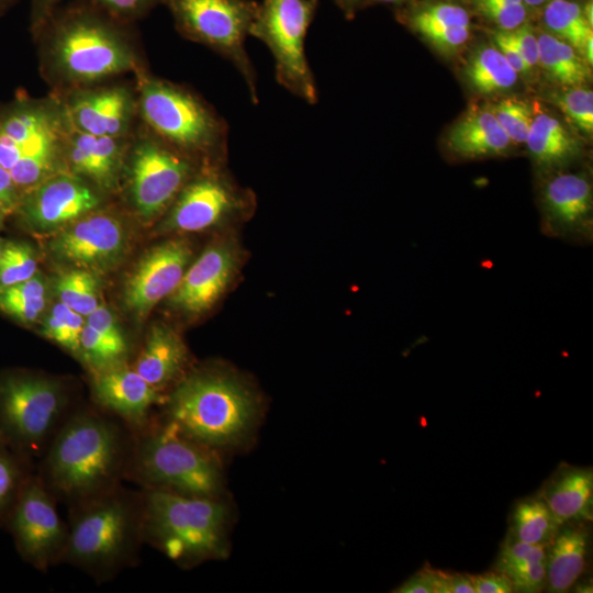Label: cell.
Instances as JSON below:
<instances>
[{"label": "cell", "instance_id": "1", "mask_svg": "<svg viewBox=\"0 0 593 593\" xmlns=\"http://www.w3.org/2000/svg\"><path fill=\"white\" fill-rule=\"evenodd\" d=\"M133 436L122 421L99 407L74 410L35 472L57 502L74 506L122 484Z\"/></svg>", "mask_w": 593, "mask_h": 593}, {"label": "cell", "instance_id": "2", "mask_svg": "<svg viewBox=\"0 0 593 593\" xmlns=\"http://www.w3.org/2000/svg\"><path fill=\"white\" fill-rule=\"evenodd\" d=\"M126 25L88 0L56 5L32 24L47 76L71 89L141 70Z\"/></svg>", "mask_w": 593, "mask_h": 593}, {"label": "cell", "instance_id": "3", "mask_svg": "<svg viewBox=\"0 0 593 593\" xmlns=\"http://www.w3.org/2000/svg\"><path fill=\"white\" fill-rule=\"evenodd\" d=\"M69 508L68 540L61 563L111 581L137 564L143 539V494L122 484Z\"/></svg>", "mask_w": 593, "mask_h": 593}, {"label": "cell", "instance_id": "4", "mask_svg": "<svg viewBox=\"0 0 593 593\" xmlns=\"http://www.w3.org/2000/svg\"><path fill=\"white\" fill-rule=\"evenodd\" d=\"M165 418L202 445L217 451L246 439L254 430L260 403L233 373L201 369L183 377L167 395Z\"/></svg>", "mask_w": 593, "mask_h": 593}, {"label": "cell", "instance_id": "5", "mask_svg": "<svg viewBox=\"0 0 593 593\" xmlns=\"http://www.w3.org/2000/svg\"><path fill=\"white\" fill-rule=\"evenodd\" d=\"M142 494L144 544L183 569L227 556L231 510L223 497L158 490Z\"/></svg>", "mask_w": 593, "mask_h": 593}, {"label": "cell", "instance_id": "6", "mask_svg": "<svg viewBox=\"0 0 593 593\" xmlns=\"http://www.w3.org/2000/svg\"><path fill=\"white\" fill-rule=\"evenodd\" d=\"M125 480L142 490L222 497L224 473L217 451L164 418L134 432Z\"/></svg>", "mask_w": 593, "mask_h": 593}, {"label": "cell", "instance_id": "7", "mask_svg": "<svg viewBox=\"0 0 593 593\" xmlns=\"http://www.w3.org/2000/svg\"><path fill=\"white\" fill-rule=\"evenodd\" d=\"M137 111L145 127L199 165H222L226 121L192 90L138 70Z\"/></svg>", "mask_w": 593, "mask_h": 593}, {"label": "cell", "instance_id": "8", "mask_svg": "<svg viewBox=\"0 0 593 593\" xmlns=\"http://www.w3.org/2000/svg\"><path fill=\"white\" fill-rule=\"evenodd\" d=\"M68 121L58 98L21 96L0 108V165L20 191L66 167Z\"/></svg>", "mask_w": 593, "mask_h": 593}, {"label": "cell", "instance_id": "9", "mask_svg": "<svg viewBox=\"0 0 593 593\" xmlns=\"http://www.w3.org/2000/svg\"><path fill=\"white\" fill-rule=\"evenodd\" d=\"M74 410L57 378L11 371L0 376V439L34 465Z\"/></svg>", "mask_w": 593, "mask_h": 593}, {"label": "cell", "instance_id": "10", "mask_svg": "<svg viewBox=\"0 0 593 593\" xmlns=\"http://www.w3.org/2000/svg\"><path fill=\"white\" fill-rule=\"evenodd\" d=\"M177 31L232 63L242 76L250 100L258 102L257 74L245 43L258 13L255 0H160Z\"/></svg>", "mask_w": 593, "mask_h": 593}, {"label": "cell", "instance_id": "11", "mask_svg": "<svg viewBox=\"0 0 593 593\" xmlns=\"http://www.w3.org/2000/svg\"><path fill=\"white\" fill-rule=\"evenodd\" d=\"M320 0H262L250 36L262 42L275 60L277 82L309 104L318 100L305 40Z\"/></svg>", "mask_w": 593, "mask_h": 593}, {"label": "cell", "instance_id": "12", "mask_svg": "<svg viewBox=\"0 0 593 593\" xmlns=\"http://www.w3.org/2000/svg\"><path fill=\"white\" fill-rule=\"evenodd\" d=\"M126 159L128 198L136 213L146 221L167 211L201 167L147 127L130 144Z\"/></svg>", "mask_w": 593, "mask_h": 593}, {"label": "cell", "instance_id": "13", "mask_svg": "<svg viewBox=\"0 0 593 593\" xmlns=\"http://www.w3.org/2000/svg\"><path fill=\"white\" fill-rule=\"evenodd\" d=\"M56 504V499L34 472L24 483L3 526L19 556L41 572L61 563L67 546L68 523L61 519Z\"/></svg>", "mask_w": 593, "mask_h": 593}, {"label": "cell", "instance_id": "14", "mask_svg": "<svg viewBox=\"0 0 593 593\" xmlns=\"http://www.w3.org/2000/svg\"><path fill=\"white\" fill-rule=\"evenodd\" d=\"M253 204L222 165H203L181 189L160 227L167 232H200L246 213Z\"/></svg>", "mask_w": 593, "mask_h": 593}, {"label": "cell", "instance_id": "15", "mask_svg": "<svg viewBox=\"0 0 593 593\" xmlns=\"http://www.w3.org/2000/svg\"><path fill=\"white\" fill-rule=\"evenodd\" d=\"M100 193L85 179L58 172L24 192L18 204L25 222L36 231H55L93 212Z\"/></svg>", "mask_w": 593, "mask_h": 593}, {"label": "cell", "instance_id": "16", "mask_svg": "<svg viewBox=\"0 0 593 593\" xmlns=\"http://www.w3.org/2000/svg\"><path fill=\"white\" fill-rule=\"evenodd\" d=\"M192 256L187 240L170 239L152 247L130 275L123 292L125 309L137 318L179 286Z\"/></svg>", "mask_w": 593, "mask_h": 593}, {"label": "cell", "instance_id": "17", "mask_svg": "<svg viewBox=\"0 0 593 593\" xmlns=\"http://www.w3.org/2000/svg\"><path fill=\"white\" fill-rule=\"evenodd\" d=\"M125 245L124 227L115 216L90 212L64 227L49 248L57 259L92 271L115 265Z\"/></svg>", "mask_w": 593, "mask_h": 593}, {"label": "cell", "instance_id": "18", "mask_svg": "<svg viewBox=\"0 0 593 593\" xmlns=\"http://www.w3.org/2000/svg\"><path fill=\"white\" fill-rule=\"evenodd\" d=\"M60 100L68 123L96 136H127L137 110V99L121 85L72 89Z\"/></svg>", "mask_w": 593, "mask_h": 593}, {"label": "cell", "instance_id": "19", "mask_svg": "<svg viewBox=\"0 0 593 593\" xmlns=\"http://www.w3.org/2000/svg\"><path fill=\"white\" fill-rule=\"evenodd\" d=\"M90 388L96 405L133 432L144 428L154 406L164 405L167 399L128 365L92 372Z\"/></svg>", "mask_w": 593, "mask_h": 593}, {"label": "cell", "instance_id": "20", "mask_svg": "<svg viewBox=\"0 0 593 593\" xmlns=\"http://www.w3.org/2000/svg\"><path fill=\"white\" fill-rule=\"evenodd\" d=\"M545 234L572 242L592 237V187L583 174L561 172L542 188Z\"/></svg>", "mask_w": 593, "mask_h": 593}, {"label": "cell", "instance_id": "21", "mask_svg": "<svg viewBox=\"0 0 593 593\" xmlns=\"http://www.w3.org/2000/svg\"><path fill=\"white\" fill-rule=\"evenodd\" d=\"M236 262L234 246L219 243L208 247L187 268L171 294L172 306L190 315H199L210 310L230 283Z\"/></svg>", "mask_w": 593, "mask_h": 593}, {"label": "cell", "instance_id": "22", "mask_svg": "<svg viewBox=\"0 0 593 593\" xmlns=\"http://www.w3.org/2000/svg\"><path fill=\"white\" fill-rule=\"evenodd\" d=\"M125 138L127 136H96L78 131L68 123L66 167L100 190H114L130 147Z\"/></svg>", "mask_w": 593, "mask_h": 593}, {"label": "cell", "instance_id": "23", "mask_svg": "<svg viewBox=\"0 0 593 593\" xmlns=\"http://www.w3.org/2000/svg\"><path fill=\"white\" fill-rule=\"evenodd\" d=\"M538 494L563 523H588L593 516L592 468L561 465Z\"/></svg>", "mask_w": 593, "mask_h": 593}, {"label": "cell", "instance_id": "24", "mask_svg": "<svg viewBox=\"0 0 593 593\" xmlns=\"http://www.w3.org/2000/svg\"><path fill=\"white\" fill-rule=\"evenodd\" d=\"M590 548L586 523H563L547 547L546 589L551 593L569 591L585 570Z\"/></svg>", "mask_w": 593, "mask_h": 593}, {"label": "cell", "instance_id": "25", "mask_svg": "<svg viewBox=\"0 0 593 593\" xmlns=\"http://www.w3.org/2000/svg\"><path fill=\"white\" fill-rule=\"evenodd\" d=\"M186 362L187 348L181 337L171 327L157 324L149 329L132 367L150 385L163 391L181 374Z\"/></svg>", "mask_w": 593, "mask_h": 593}, {"label": "cell", "instance_id": "26", "mask_svg": "<svg viewBox=\"0 0 593 593\" xmlns=\"http://www.w3.org/2000/svg\"><path fill=\"white\" fill-rule=\"evenodd\" d=\"M447 144L450 150L463 158L501 155L512 144L497 123L492 111H470L449 131Z\"/></svg>", "mask_w": 593, "mask_h": 593}, {"label": "cell", "instance_id": "27", "mask_svg": "<svg viewBox=\"0 0 593 593\" xmlns=\"http://www.w3.org/2000/svg\"><path fill=\"white\" fill-rule=\"evenodd\" d=\"M538 165L552 167L566 163L579 153V143L552 115L534 116L526 142Z\"/></svg>", "mask_w": 593, "mask_h": 593}, {"label": "cell", "instance_id": "28", "mask_svg": "<svg viewBox=\"0 0 593 593\" xmlns=\"http://www.w3.org/2000/svg\"><path fill=\"white\" fill-rule=\"evenodd\" d=\"M510 534L519 541L548 547L563 522L537 494L516 502L510 518Z\"/></svg>", "mask_w": 593, "mask_h": 593}, {"label": "cell", "instance_id": "29", "mask_svg": "<svg viewBox=\"0 0 593 593\" xmlns=\"http://www.w3.org/2000/svg\"><path fill=\"white\" fill-rule=\"evenodd\" d=\"M538 63L561 85L580 87L590 77L589 65L568 43L550 34L538 37Z\"/></svg>", "mask_w": 593, "mask_h": 593}, {"label": "cell", "instance_id": "30", "mask_svg": "<svg viewBox=\"0 0 593 593\" xmlns=\"http://www.w3.org/2000/svg\"><path fill=\"white\" fill-rule=\"evenodd\" d=\"M517 75L496 46L481 47L466 68L470 85L482 94L512 88L517 81Z\"/></svg>", "mask_w": 593, "mask_h": 593}, {"label": "cell", "instance_id": "31", "mask_svg": "<svg viewBox=\"0 0 593 593\" xmlns=\"http://www.w3.org/2000/svg\"><path fill=\"white\" fill-rule=\"evenodd\" d=\"M544 21L556 37L583 54L585 41L593 35L582 8L571 0H551L544 11Z\"/></svg>", "mask_w": 593, "mask_h": 593}, {"label": "cell", "instance_id": "32", "mask_svg": "<svg viewBox=\"0 0 593 593\" xmlns=\"http://www.w3.org/2000/svg\"><path fill=\"white\" fill-rule=\"evenodd\" d=\"M54 288L59 302L85 317L100 305V283L91 270L65 271L56 279Z\"/></svg>", "mask_w": 593, "mask_h": 593}, {"label": "cell", "instance_id": "33", "mask_svg": "<svg viewBox=\"0 0 593 593\" xmlns=\"http://www.w3.org/2000/svg\"><path fill=\"white\" fill-rule=\"evenodd\" d=\"M45 307V283L40 275L0 288V310L22 323L38 318Z\"/></svg>", "mask_w": 593, "mask_h": 593}, {"label": "cell", "instance_id": "34", "mask_svg": "<svg viewBox=\"0 0 593 593\" xmlns=\"http://www.w3.org/2000/svg\"><path fill=\"white\" fill-rule=\"evenodd\" d=\"M35 465L0 439V528L27 479L35 472Z\"/></svg>", "mask_w": 593, "mask_h": 593}, {"label": "cell", "instance_id": "35", "mask_svg": "<svg viewBox=\"0 0 593 593\" xmlns=\"http://www.w3.org/2000/svg\"><path fill=\"white\" fill-rule=\"evenodd\" d=\"M85 323L82 315L58 301L44 318L40 332L45 338L79 358L80 335Z\"/></svg>", "mask_w": 593, "mask_h": 593}, {"label": "cell", "instance_id": "36", "mask_svg": "<svg viewBox=\"0 0 593 593\" xmlns=\"http://www.w3.org/2000/svg\"><path fill=\"white\" fill-rule=\"evenodd\" d=\"M63 0H32V24L43 18ZM113 18L130 23L144 16L160 0H88Z\"/></svg>", "mask_w": 593, "mask_h": 593}, {"label": "cell", "instance_id": "37", "mask_svg": "<svg viewBox=\"0 0 593 593\" xmlns=\"http://www.w3.org/2000/svg\"><path fill=\"white\" fill-rule=\"evenodd\" d=\"M37 264L32 247L22 242L7 244L0 256V288L32 278Z\"/></svg>", "mask_w": 593, "mask_h": 593}, {"label": "cell", "instance_id": "38", "mask_svg": "<svg viewBox=\"0 0 593 593\" xmlns=\"http://www.w3.org/2000/svg\"><path fill=\"white\" fill-rule=\"evenodd\" d=\"M409 22L414 31L422 34L429 30L449 26L469 27L470 18L468 12L459 5L437 3L414 12Z\"/></svg>", "mask_w": 593, "mask_h": 593}, {"label": "cell", "instance_id": "39", "mask_svg": "<svg viewBox=\"0 0 593 593\" xmlns=\"http://www.w3.org/2000/svg\"><path fill=\"white\" fill-rule=\"evenodd\" d=\"M492 112L512 143L526 142L534 115L525 101L508 98L499 102Z\"/></svg>", "mask_w": 593, "mask_h": 593}, {"label": "cell", "instance_id": "40", "mask_svg": "<svg viewBox=\"0 0 593 593\" xmlns=\"http://www.w3.org/2000/svg\"><path fill=\"white\" fill-rule=\"evenodd\" d=\"M547 559V547L517 540L511 534L502 544L495 571L502 574L518 567Z\"/></svg>", "mask_w": 593, "mask_h": 593}, {"label": "cell", "instance_id": "41", "mask_svg": "<svg viewBox=\"0 0 593 593\" xmlns=\"http://www.w3.org/2000/svg\"><path fill=\"white\" fill-rule=\"evenodd\" d=\"M556 103L566 115L582 131L593 130V93L591 90L573 87L555 97Z\"/></svg>", "mask_w": 593, "mask_h": 593}, {"label": "cell", "instance_id": "42", "mask_svg": "<svg viewBox=\"0 0 593 593\" xmlns=\"http://www.w3.org/2000/svg\"><path fill=\"white\" fill-rule=\"evenodd\" d=\"M477 11L494 22L501 30L511 31L526 19L524 3H502L490 0H472Z\"/></svg>", "mask_w": 593, "mask_h": 593}, {"label": "cell", "instance_id": "43", "mask_svg": "<svg viewBox=\"0 0 593 593\" xmlns=\"http://www.w3.org/2000/svg\"><path fill=\"white\" fill-rule=\"evenodd\" d=\"M504 575L510 580L513 592H540L546 588L547 559L515 568L504 573Z\"/></svg>", "mask_w": 593, "mask_h": 593}, {"label": "cell", "instance_id": "44", "mask_svg": "<svg viewBox=\"0 0 593 593\" xmlns=\"http://www.w3.org/2000/svg\"><path fill=\"white\" fill-rule=\"evenodd\" d=\"M85 322L108 339L130 349L127 339L119 326L114 314L103 304H100L91 312Z\"/></svg>", "mask_w": 593, "mask_h": 593}, {"label": "cell", "instance_id": "45", "mask_svg": "<svg viewBox=\"0 0 593 593\" xmlns=\"http://www.w3.org/2000/svg\"><path fill=\"white\" fill-rule=\"evenodd\" d=\"M435 47L441 51H452L465 44L470 36V30L466 26H449L429 30L422 33Z\"/></svg>", "mask_w": 593, "mask_h": 593}, {"label": "cell", "instance_id": "46", "mask_svg": "<svg viewBox=\"0 0 593 593\" xmlns=\"http://www.w3.org/2000/svg\"><path fill=\"white\" fill-rule=\"evenodd\" d=\"M521 56L532 69L538 64V40L527 24L506 31Z\"/></svg>", "mask_w": 593, "mask_h": 593}, {"label": "cell", "instance_id": "47", "mask_svg": "<svg viewBox=\"0 0 593 593\" xmlns=\"http://www.w3.org/2000/svg\"><path fill=\"white\" fill-rule=\"evenodd\" d=\"M438 570L425 567L419 570L400 586L394 592L396 593H438Z\"/></svg>", "mask_w": 593, "mask_h": 593}, {"label": "cell", "instance_id": "48", "mask_svg": "<svg viewBox=\"0 0 593 593\" xmlns=\"http://www.w3.org/2000/svg\"><path fill=\"white\" fill-rule=\"evenodd\" d=\"M474 593H511L510 580L502 573L492 571L483 574H471Z\"/></svg>", "mask_w": 593, "mask_h": 593}, {"label": "cell", "instance_id": "49", "mask_svg": "<svg viewBox=\"0 0 593 593\" xmlns=\"http://www.w3.org/2000/svg\"><path fill=\"white\" fill-rule=\"evenodd\" d=\"M494 41L499 51L517 74L530 70L505 30L496 32L494 34Z\"/></svg>", "mask_w": 593, "mask_h": 593}, {"label": "cell", "instance_id": "50", "mask_svg": "<svg viewBox=\"0 0 593 593\" xmlns=\"http://www.w3.org/2000/svg\"><path fill=\"white\" fill-rule=\"evenodd\" d=\"M20 192L10 174L0 165V204L5 212L15 209L20 202Z\"/></svg>", "mask_w": 593, "mask_h": 593}, {"label": "cell", "instance_id": "51", "mask_svg": "<svg viewBox=\"0 0 593 593\" xmlns=\"http://www.w3.org/2000/svg\"><path fill=\"white\" fill-rule=\"evenodd\" d=\"M444 593H474L471 574L445 571Z\"/></svg>", "mask_w": 593, "mask_h": 593}, {"label": "cell", "instance_id": "52", "mask_svg": "<svg viewBox=\"0 0 593 593\" xmlns=\"http://www.w3.org/2000/svg\"><path fill=\"white\" fill-rule=\"evenodd\" d=\"M336 4L347 14L353 13V11L363 1V0H334Z\"/></svg>", "mask_w": 593, "mask_h": 593}, {"label": "cell", "instance_id": "53", "mask_svg": "<svg viewBox=\"0 0 593 593\" xmlns=\"http://www.w3.org/2000/svg\"><path fill=\"white\" fill-rule=\"evenodd\" d=\"M583 55L588 65H592L593 61V35L589 36L585 41Z\"/></svg>", "mask_w": 593, "mask_h": 593}, {"label": "cell", "instance_id": "54", "mask_svg": "<svg viewBox=\"0 0 593 593\" xmlns=\"http://www.w3.org/2000/svg\"><path fill=\"white\" fill-rule=\"evenodd\" d=\"M583 15L589 23V25L592 27L593 25V5L592 1H588L585 5L582 8Z\"/></svg>", "mask_w": 593, "mask_h": 593}, {"label": "cell", "instance_id": "55", "mask_svg": "<svg viewBox=\"0 0 593 593\" xmlns=\"http://www.w3.org/2000/svg\"><path fill=\"white\" fill-rule=\"evenodd\" d=\"M19 0H0V15H2L7 10H9Z\"/></svg>", "mask_w": 593, "mask_h": 593}, {"label": "cell", "instance_id": "56", "mask_svg": "<svg viewBox=\"0 0 593 593\" xmlns=\"http://www.w3.org/2000/svg\"><path fill=\"white\" fill-rule=\"evenodd\" d=\"M522 1H523V3H526L528 5H540L544 2H546L547 0H522Z\"/></svg>", "mask_w": 593, "mask_h": 593}, {"label": "cell", "instance_id": "57", "mask_svg": "<svg viewBox=\"0 0 593 593\" xmlns=\"http://www.w3.org/2000/svg\"><path fill=\"white\" fill-rule=\"evenodd\" d=\"M374 2H381V3H401L407 0H373Z\"/></svg>", "mask_w": 593, "mask_h": 593}, {"label": "cell", "instance_id": "58", "mask_svg": "<svg viewBox=\"0 0 593 593\" xmlns=\"http://www.w3.org/2000/svg\"><path fill=\"white\" fill-rule=\"evenodd\" d=\"M495 2H502V3H523L522 0H490Z\"/></svg>", "mask_w": 593, "mask_h": 593}, {"label": "cell", "instance_id": "59", "mask_svg": "<svg viewBox=\"0 0 593 593\" xmlns=\"http://www.w3.org/2000/svg\"><path fill=\"white\" fill-rule=\"evenodd\" d=\"M4 212H5V211L3 210V208H2L1 204H0V222H1L2 217H3V213H4Z\"/></svg>", "mask_w": 593, "mask_h": 593}, {"label": "cell", "instance_id": "60", "mask_svg": "<svg viewBox=\"0 0 593 593\" xmlns=\"http://www.w3.org/2000/svg\"><path fill=\"white\" fill-rule=\"evenodd\" d=\"M1 253H2V247L0 246V256H1Z\"/></svg>", "mask_w": 593, "mask_h": 593}]
</instances>
